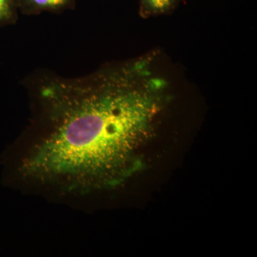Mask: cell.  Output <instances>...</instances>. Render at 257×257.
<instances>
[{"mask_svg": "<svg viewBox=\"0 0 257 257\" xmlns=\"http://www.w3.org/2000/svg\"><path fill=\"white\" fill-rule=\"evenodd\" d=\"M18 12V0H0V27L16 23Z\"/></svg>", "mask_w": 257, "mask_h": 257, "instance_id": "obj_4", "label": "cell"}, {"mask_svg": "<svg viewBox=\"0 0 257 257\" xmlns=\"http://www.w3.org/2000/svg\"><path fill=\"white\" fill-rule=\"evenodd\" d=\"M184 0H140V15L144 19L173 13Z\"/></svg>", "mask_w": 257, "mask_h": 257, "instance_id": "obj_3", "label": "cell"}, {"mask_svg": "<svg viewBox=\"0 0 257 257\" xmlns=\"http://www.w3.org/2000/svg\"><path fill=\"white\" fill-rule=\"evenodd\" d=\"M179 77L159 50L77 78L42 77L35 86L40 135L25 172L77 192L121 182L156 131Z\"/></svg>", "mask_w": 257, "mask_h": 257, "instance_id": "obj_1", "label": "cell"}, {"mask_svg": "<svg viewBox=\"0 0 257 257\" xmlns=\"http://www.w3.org/2000/svg\"><path fill=\"white\" fill-rule=\"evenodd\" d=\"M19 10L25 15L44 12L59 13L74 8L75 0H18Z\"/></svg>", "mask_w": 257, "mask_h": 257, "instance_id": "obj_2", "label": "cell"}]
</instances>
